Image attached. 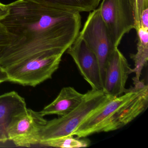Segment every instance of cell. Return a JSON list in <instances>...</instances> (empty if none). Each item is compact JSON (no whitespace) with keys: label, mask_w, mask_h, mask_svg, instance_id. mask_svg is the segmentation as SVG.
Wrapping results in <instances>:
<instances>
[{"label":"cell","mask_w":148,"mask_h":148,"mask_svg":"<svg viewBox=\"0 0 148 148\" xmlns=\"http://www.w3.org/2000/svg\"><path fill=\"white\" fill-rule=\"evenodd\" d=\"M8 15L1 22L16 36L0 58L5 71L38 53L64 54L78 36L80 13L32 0L8 4Z\"/></svg>","instance_id":"cell-1"},{"label":"cell","mask_w":148,"mask_h":148,"mask_svg":"<svg viewBox=\"0 0 148 148\" xmlns=\"http://www.w3.org/2000/svg\"><path fill=\"white\" fill-rule=\"evenodd\" d=\"M120 96H109L104 103L84 121L72 136L86 137L94 133L120 129L144 112L148 105V86L143 81Z\"/></svg>","instance_id":"cell-2"},{"label":"cell","mask_w":148,"mask_h":148,"mask_svg":"<svg viewBox=\"0 0 148 148\" xmlns=\"http://www.w3.org/2000/svg\"><path fill=\"white\" fill-rule=\"evenodd\" d=\"M108 97L102 90L88 91L84 94L81 103L71 112L47 121L40 134V141L72 136L79 126L99 108Z\"/></svg>","instance_id":"cell-3"},{"label":"cell","mask_w":148,"mask_h":148,"mask_svg":"<svg viewBox=\"0 0 148 148\" xmlns=\"http://www.w3.org/2000/svg\"><path fill=\"white\" fill-rule=\"evenodd\" d=\"M63 55L45 52L32 56L6 70L8 81L36 86L51 78L59 67Z\"/></svg>","instance_id":"cell-4"},{"label":"cell","mask_w":148,"mask_h":148,"mask_svg":"<svg viewBox=\"0 0 148 148\" xmlns=\"http://www.w3.org/2000/svg\"><path fill=\"white\" fill-rule=\"evenodd\" d=\"M90 12L78 36L85 42L97 57L103 88L106 65L116 47L101 18L99 8Z\"/></svg>","instance_id":"cell-5"},{"label":"cell","mask_w":148,"mask_h":148,"mask_svg":"<svg viewBox=\"0 0 148 148\" xmlns=\"http://www.w3.org/2000/svg\"><path fill=\"white\" fill-rule=\"evenodd\" d=\"M98 8L115 47L135 28L134 9L130 0H102Z\"/></svg>","instance_id":"cell-6"},{"label":"cell","mask_w":148,"mask_h":148,"mask_svg":"<svg viewBox=\"0 0 148 148\" xmlns=\"http://www.w3.org/2000/svg\"><path fill=\"white\" fill-rule=\"evenodd\" d=\"M40 112L26 108L14 116L8 131V140L17 146L39 144L40 134L47 120Z\"/></svg>","instance_id":"cell-7"},{"label":"cell","mask_w":148,"mask_h":148,"mask_svg":"<svg viewBox=\"0 0 148 148\" xmlns=\"http://www.w3.org/2000/svg\"><path fill=\"white\" fill-rule=\"evenodd\" d=\"M66 52L72 58L81 76L91 89L102 90L98 61L85 42L78 36Z\"/></svg>","instance_id":"cell-8"},{"label":"cell","mask_w":148,"mask_h":148,"mask_svg":"<svg viewBox=\"0 0 148 148\" xmlns=\"http://www.w3.org/2000/svg\"><path fill=\"white\" fill-rule=\"evenodd\" d=\"M132 73L127 60L116 47L106 65L102 90L112 97L123 95L127 90L125 85L129 75Z\"/></svg>","instance_id":"cell-9"},{"label":"cell","mask_w":148,"mask_h":148,"mask_svg":"<svg viewBox=\"0 0 148 148\" xmlns=\"http://www.w3.org/2000/svg\"><path fill=\"white\" fill-rule=\"evenodd\" d=\"M26 108L25 99L16 92L0 96V143L8 141V131L12 120Z\"/></svg>","instance_id":"cell-10"},{"label":"cell","mask_w":148,"mask_h":148,"mask_svg":"<svg viewBox=\"0 0 148 148\" xmlns=\"http://www.w3.org/2000/svg\"><path fill=\"white\" fill-rule=\"evenodd\" d=\"M84 94L71 86L61 89L58 97L40 112L42 116L57 115L64 116L76 108L82 102Z\"/></svg>","instance_id":"cell-11"},{"label":"cell","mask_w":148,"mask_h":148,"mask_svg":"<svg viewBox=\"0 0 148 148\" xmlns=\"http://www.w3.org/2000/svg\"><path fill=\"white\" fill-rule=\"evenodd\" d=\"M137 34L138 43L137 52L131 54L130 58L134 62V68L132 73L135 76L132 78L133 85L138 84L144 67L147 65L148 60V29L140 27L136 30Z\"/></svg>","instance_id":"cell-12"},{"label":"cell","mask_w":148,"mask_h":148,"mask_svg":"<svg viewBox=\"0 0 148 148\" xmlns=\"http://www.w3.org/2000/svg\"><path fill=\"white\" fill-rule=\"evenodd\" d=\"M79 12H90L97 8L102 0H32Z\"/></svg>","instance_id":"cell-13"},{"label":"cell","mask_w":148,"mask_h":148,"mask_svg":"<svg viewBox=\"0 0 148 148\" xmlns=\"http://www.w3.org/2000/svg\"><path fill=\"white\" fill-rule=\"evenodd\" d=\"M39 144L55 148H78L88 147L90 145V141L86 137L68 136L42 140Z\"/></svg>","instance_id":"cell-14"},{"label":"cell","mask_w":148,"mask_h":148,"mask_svg":"<svg viewBox=\"0 0 148 148\" xmlns=\"http://www.w3.org/2000/svg\"><path fill=\"white\" fill-rule=\"evenodd\" d=\"M16 39V36L10 33L5 26L0 21V58Z\"/></svg>","instance_id":"cell-15"},{"label":"cell","mask_w":148,"mask_h":148,"mask_svg":"<svg viewBox=\"0 0 148 148\" xmlns=\"http://www.w3.org/2000/svg\"><path fill=\"white\" fill-rule=\"evenodd\" d=\"M148 8V0H136V7L134 11L135 20V30L140 27V16L143 10Z\"/></svg>","instance_id":"cell-16"},{"label":"cell","mask_w":148,"mask_h":148,"mask_svg":"<svg viewBox=\"0 0 148 148\" xmlns=\"http://www.w3.org/2000/svg\"><path fill=\"white\" fill-rule=\"evenodd\" d=\"M140 25L143 28L148 29V8L142 12L140 16Z\"/></svg>","instance_id":"cell-17"},{"label":"cell","mask_w":148,"mask_h":148,"mask_svg":"<svg viewBox=\"0 0 148 148\" xmlns=\"http://www.w3.org/2000/svg\"><path fill=\"white\" fill-rule=\"evenodd\" d=\"M9 12L8 5H5L0 1V21L6 17Z\"/></svg>","instance_id":"cell-18"},{"label":"cell","mask_w":148,"mask_h":148,"mask_svg":"<svg viewBox=\"0 0 148 148\" xmlns=\"http://www.w3.org/2000/svg\"><path fill=\"white\" fill-rule=\"evenodd\" d=\"M8 79L7 73L0 66V84L8 81Z\"/></svg>","instance_id":"cell-19"},{"label":"cell","mask_w":148,"mask_h":148,"mask_svg":"<svg viewBox=\"0 0 148 148\" xmlns=\"http://www.w3.org/2000/svg\"><path fill=\"white\" fill-rule=\"evenodd\" d=\"M136 0H130V1L133 7V9H134V11L135 10V7H136Z\"/></svg>","instance_id":"cell-20"}]
</instances>
